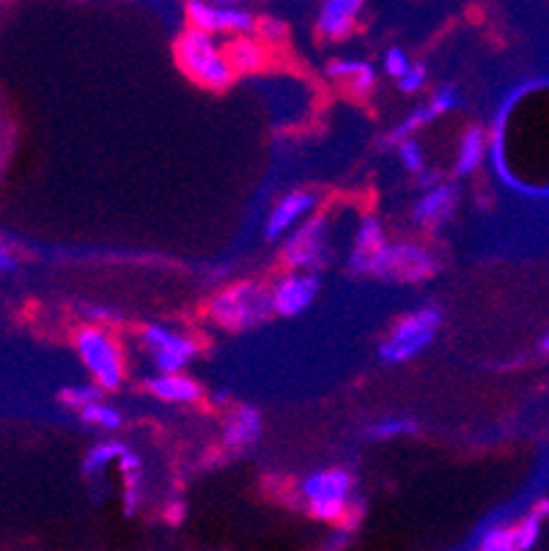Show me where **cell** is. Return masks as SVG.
Here are the masks:
<instances>
[{"mask_svg": "<svg viewBox=\"0 0 549 551\" xmlns=\"http://www.w3.org/2000/svg\"><path fill=\"white\" fill-rule=\"evenodd\" d=\"M418 431V425L412 420H401V417H390V420H382V423L371 425L368 428V436L374 439H396V436H410Z\"/></svg>", "mask_w": 549, "mask_h": 551, "instance_id": "27", "label": "cell"}, {"mask_svg": "<svg viewBox=\"0 0 549 551\" xmlns=\"http://www.w3.org/2000/svg\"><path fill=\"white\" fill-rule=\"evenodd\" d=\"M223 53H226L228 66H231L234 75H259V72L272 66L275 50H270L267 44L259 42L250 33V36H231V39H226L223 42Z\"/></svg>", "mask_w": 549, "mask_h": 551, "instance_id": "12", "label": "cell"}, {"mask_svg": "<svg viewBox=\"0 0 549 551\" xmlns=\"http://www.w3.org/2000/svg\"><path fill=\"white\" fill-rule=\"evenodd\" d=\"M327 77L341 83L346 88V94L355 96V99H363L374 91L377 85V72L374 66L366 64V61H355V58H335L327 64Z\"/></svg>", "mask_w": 549, "mask_h": 551, "instance_id": "16", "label": "cell"}, {"mask_svg": "<svg viewBox=\"0 0 549 551\" xmlns=\"http://www.w3.org/2000/svg\"><path fill=\"white\" fill-rule=\"evenodd\" d=\"M261 436V414L256 406L239 403L223 420V445L231 450H245Z\"/></svg>", "mask_w": 549, "mask_h": 551, "instance_id": "15", "label": "cell"}, {"mask_svg": "<svg viewBox=\"0 0 549 551\" xmlns=\"http://www.w3.org/2000/svg\"><path fill=\"white\" fill-rule=\"evenodd\" d=\"M382 64H385V72H388L393 80H401V77L407 75V72L412 69V61L407 58L404 50H399V47H390L388 53H385V61H382Z\"/></svg>", "mask_w": 549, "mask_h": 551, "instance_id": "29", "label": "cell"}, {"mask_svg": "<svg viewBox=\"0 0 549 551\" xmlns=\"http://www.w3.org/2000/svg\"><path fill=\"white\" fill-rule=\"evenodd\" d=\"M102 401V390H99L97 384H69L61 390V403H66L69 409H75V412H83L86 406L91 403Z\"/></svg>", "mask_w": 549, "mask_h": 551, "instance_id": "24", "label": "cell"}, {"mask_svg": "<svg viewBox=\"0 0 549 551\" xmlns=\"http://www.w3.org/2000/svg\"><path fill=\"white\" fill-rule=\"evenodd\" d=\"M283 266L289 272H311L330 261V220L316 214L297 225V231L283 242L280 250Z\"/></svg>", "mask_w": 549, "mask_h": 551, "instance_id": "7", "label": "cell"}, {"mask_svg": "<svg viewBox=\"0 0 549 551\" xmlns=\"http://www.w3.org/2000/svg\"><path fill=\"white\" fill-rule=\"evenodd\" d=\"M253 36L259 39V42H264L270 50H275V47H280V44L289 39V28H286V22L280 20V17H259L256 20V31H253Z\"/></svg>", "mask_w": 549, "mask_h": 551, "instance_id": "26", "label": "cell"}, {"mask_svg": "<svg viewBox=\"0 0 549 551\" xmlns=\"http://www.w3.org/2000/svg\"><path fill=\"white\" fill-rule=\"evenodd\" d=\"M442 324L440 310L423 308L415 310L410 316L396 321V327L390 329V335L379 346V357L390 365H401L418 357L420 351L429 349V343L437 335Z\"/></svg>", "mask_w": 549, "mask_h": 551, "instance_id": "5", "label": "cell"}, {"mask_svg": "<svg viewBox=\"0 0 549 551\" xmlns=\"http://www.w3.org/2000/svg\"><path fill=\"white\" fill-rule=\"evenodd\" d=\"M363 3L360 0H327L316 17V33L327 42H341L357 28Z\"/></svg>", "mask_w": 549, "mask_h": 551, "instance_id": "13", "label": "cell"}, {"mask_svg": "<svg viewBox=\"0 0 549 551\" xmlns=\"http://www.w3.org/2000/svg\"><path fill=\"white\" fill-rule=\"evenodd\" d=\"M316 192L311 190H294L289 195H283L278 201V206L272 209L270 220H267V242H278L280 236H286L294 228V225H300L302 220H308V214L313 212V206H316Z\"/></svg>", "mask_w": 549, "mask_h": 551, "instance_id": "11", "label": "cell"}, {"mask_svg": "<svg viewBox=\"0 0 549 551\" xmlns=\"http://www.w3.org/2000/svg\"><path fill=\"white\" fill-rule=\"evenodd\" d=\"M475 551H519L517 532H514V527H489L478 538Z\"/></svg>", "mask_w": 549, "mask_h": 551, "instance_id": "23", "label": "cell"}, {"mask_svg": "<svg viewBox=\"0 0 549 551\" xmlns=\"http://www.w3.org/2000/svg\"><path fill=\"white\" fill-rule=\"evenodd\" d=\"M486 154V135L481 127H470L459 140V154H456V176H470Z\"/></svg>", "mask_w": 549, "mask_h": 551, "instance_id": "20", "label": "cell"}, {"mask_svg": "<svg viewBox=\"0 0 549 551\" xmlns=\"http://www.w3.org/2000/svg\"><path fill=\"white\" fill-rule=\"evenodd\" d=\"M434 118H437V116H434V110H431L429 105L418 107V110H412L410 116L404 118L399 127L390 132V143H396V146H399V143H404V140H412V135H415L420 127L431 124Z\"/></svg>", "mask_w": 549, "mask_h": 551, "instance_id": "25", "label": "cell"}, {"mask_svg": "<svg viewBox=\"0 0 549 551\" xmlns=\"http://www.w3.org/2000/svg\"><path fill=\"white\" fill-rule=\"evenodd\" d=\"M146 390L154 398L168 403H198L204 395L201 384L190 379V376H184V373H168V376L157 373L146 382Z\"/></svg>", "mask_w": 549, "mask_h": 551, "instance_id": "18", "label": "cell"}, {"mask_svg": "<svg viewBox=\"0 0 549 551\" xmlns=\"http://www.w3.org/2000/svg\"><path fill=\"white\" fill-rule=\"evenodd\" d=\"M80 417H83V423L97 425L102 431H119L121 423H124V417H121L119 409L105 401H97L91 403V406H86V409L80 412Z\"/></svg>", "mask_w": 549, "mask_h": 551, "instance_id": "22", "label": "cell"}, {"mask_svg": "<svg viewBox=\"0 0 549 551\" xmlns=\"http://www.w3.org/2000/svg\"><path fill=\"white\" fill-rule=\"evenodd\" d=\"M187 28L212 33V36H250L256 31L259 14L242 9L237 3H209V0H187L184 3Z\"/></svg>", "mask_w": 549, "mask_h": 551, "instance_id": "8", "label": "cell"}, {"mask_svg": "<svg viewBox=\"0 0 549 551\" xmlns=\"http://www.w3.org/2000/svg\"><path fill=\"white\" fill-rule=\"evenodd\" d=\"M319 277L311 272H286L270 286L272 316L294 318L311 308L319 297Z\"/></svg>", "mask_w": 549, "mask_h": 551, "instance_id": "10", "label": "cell"}, {"mask_svg": "<svg viewBox=\"0 0 549 551\" xmlns=\"http://www.w3.org/2000/svg\"><path fill=\"white\" fill-rule=\"evenodd\" d=\"M140 340H143V349L154 362L157 373H162V376L182 373L198 354V343L193 338H187L176 329L162 327V324H149V327L140 329Z\"/></svg>", "mask_w": 549, "mask_h": 551, "instance_id": "9", "label": "cell"}, {"mask_svg": "<svg viewBox=\"0 0 549 551\" xmlns=\"http://www.w3.org/2000/svg\"><path fill=\"white\" fill-rule=\"evenodd\" d=\"M388 244L385 239V228L379 223L374 214H368L360 220L355 234V244H352V253H349V272L355 275H366L368 261Z\"/></svg>", "mask_w": 549, "mask_h": 551, "instance_id": "17", "label": "cell"}, {"mask_svg": "<svg viewBox=\"0 0 549 551\" xmlns=\"http://www.w3.org/2000/svg\"><path fill=\"white\" fill-rule=\"evenodd\" d=\"M434 272H437V258L423 244L415 242H388L366 266V275L385 277V280H404V283L429 280Z\"/></svg>", "mask_w": 549, "mask_h": 551, "instance_id": "6", "label": "cell"}, {"mask_svg": "<svg viewBox=\"0 0 549 551\" xmlns=\"http://www.w3.org/2000/svg\"><path fill=\"white\" fill-rule=\"evenodd\" d=\"M352 488H355V480L346 469H319V472L302 477L297 491L305 499L313 519L341 524L346 530H352L363 513V508L352 499Z\"/></svg>", "mask_w": 549, "mask_h": 551, "instance_id": "1", "label": "cell"}, {"mask_svg": "<svg viewBox=\"0 0 549 551\" xmlns=\"http://www.w3.org/2000/svg\"><path fill=\"white\" fill-rule=\"evenodd\" d=\"M426 85V66L412 64V69L399 80V88L404 94H418L420 88Z\"/></svg>", "mask_w": 549, "mask_h": 551, "instance_id": "31", "label": "cell"}, {"mask_svg": "<svg viewBox=\"0 0 549 551\" xmlns=\"http://www.w3.org/2000/svg\"><path fill=\"white\" fill-rule=\"evenodd\" d=\"M72 343L80 362L86 365L91 382L97 384L102 393L119 390L124 382V351L116 335L102 324H83L75 332Z\"/></svg>", "mask_w": 549, "mask_h": 551, "instance_id": "4", "label": "cell"}, {"mask_svg": "<svg viewBox=\"0 0 549 551\" xmlns=\"http://www.w3.org/2000/svg\"><path fill=\"white\" fill-rule=\"evenodd\" d=\"M119 469H121V483H124V497H121V502H124V513H135L138 510V505L143 502V491H140V486H143V461H140V456H135L132 450H127V456L119 461Z\"/></svg>", "mask_w": 549, "mask_h": 551, "instance_id": "19", "label": "cell"}, {"mask_svg": "<svg viewBox=\"0 0 549 551\" xmlns=\"http://www.w3.org/2000/svg\"><path fill=\"white\" fill-rule=\"evenodd\" d=\"M456 201H459V192L451 184H437L431 187L418 198V203L412 206V220L420 225V228H437V225L448 223L451 220L453 209H456Z\"/></svg>", "mask_w": 549, "mask_h": 551, "instance_id": "14", "label": "cell"}, {"mask_svg": "<svg viewBox=\"0 0 549 551\" xmlns=\"http://www.w3.org/2000/svg\"><path fill=\"white\" fill-rule=\"evenodd\" d=\"M127 450H130V447L124 445V442H116V439L97 442V445L88 450L86 458H83V472H86L88 477L102 475V472H105V469H108L113 461L119 464L121 458L127 456Z\"/></svg>", "mask_w": 549, "mask_h": 551, "instance_id": "21", "label": "cell"}, {"mask_svg": "<svg viewBox=\"0 0 549 551\" xmlns=\"http://www.w3.org/2000/svg\"><path fill=\"white\" fill-rule=\"evenodd\" d=\"M173 55H176V64L182 69V75L190 77L201 88L226 91L237 80V75L228 66L226 53H223V42L212 33L184 28L173 42Z\"/></svg>", "mask_w": 549, "mask_h": 551, "instance_id": "2", "label": "cell"}, {"mask_svg": "<svg viewBox=\"0 0 549 551\" xmlns=\"http://www.w3.org/2000/svg\"><path fill=\"white\" fill-rule=\"evenodd\" d=\"M399 159L401 165L407 168V173L420 176L426 170V157H423V149H420L418 140H404V143H399Z\"/></svg>", "mask_w": 549, "mask_h": 551, "instance_id": "28", "label": "cell"}, {"mask_svg": "<svg viewBox=\"0 0 549 551\" xmlns=\"http://www.w3.org/2000/svg\"><path fill=\"white\" fill-rule=\"evenodd\" d=\"M456 105H459V91H456L453 85H445V88H440L437 94L431 96V102H429V107L434 110V116L437 118L445 116V113H451Z\"/></svg>", "mask_w": 549, "mask_h": 551, "instance_id": "30", "label": "cell"}, {"mask_svg": "<svg viewBox=\"0 0 549 551\" xmlns=\"http://www.w3.org/2000/svg\"><path fill=\"white\" fill-rule=\"evenodd\" d=\"M168 516H171V524H179V521H182V516H184V505H173Z\"/></svg>", "mask_w": 549, "mask_h": 551, "instance_id": "33", "label": "cell"}, {"mask_svg": "<svg viewBox=\"0 0 549 551\" xmlns=\"http://www.w3.org/2000/svg\"><path fill=\"white\" fill-rule=\"evenodd\" d=\"M14 266H17V258H14V253L6 244L0 242V272H11Z\"/></svg>", "mask_w": 549, "mask_h": 551, "instance_id": "32", "label": "cell"}, {"mask_svg": "<svg viewBox=\"0 0 549 551\" xmlns=\"http://www.w3.org/2000/svg\"><path fill=\"white\" fill-rule=\"evenodd\" d=\"M212 324L228 332H245L264 324L272 316L270 286L259 280H239L231 286L220 288L209 308H206Z\"/></svg>", "mask_w": 549, "mask_h": 551, "instance_id": "3", "label": "cell"}]
</instances>
